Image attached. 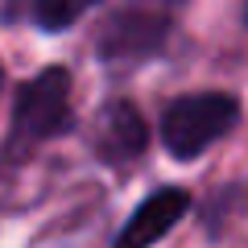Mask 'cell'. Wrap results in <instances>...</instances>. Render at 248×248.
Instances as JSON below:
<instances>
[{"label": "cell", "instance_id": "cell-1", "mask_svg": "<svg viewBox=\"0 0 248 248\" xmlns=\"http://www.w3.org/2000/svg\"><path fill=\"white\" fill-rule=\"evenodd\" d=\"M75 128V104H71V75L66 66H46L29 83H21L13 120L4 145H0V166H21L37 145Z\"/></svg>", "mask_w": 248, "mask_h": 248}, {"label": "cell", "instance_id": "cell-2", "mask_svg": "<svg viewBox=\"0 0 248 248\" xmlns=\"http://www.w3.org/2000/svg\"><path fill=\"white\" fill-rule=\"evenodd\" d=\"M240 124V99L228 91H195V95H178L161 112V141L170 157L195 161L207 153L219 137H228Z\"/></svg>", "mask_w": 248, "mask_h": 248}, {"label": "cell", "instance_id": "cell-3", "mask_svg": "<svg viewBox=\"0 0 248 248\" xmlns=\"http://www.w3.org/2000/svg\"><path fill=\"white\" fill-rule=\"evenodd\" d=\"M170 37L166 9H120L95 29V54L104 62H141L157 54Z\"/></svg>", "mask_w": 248, "mask_h": 248}, {"label": "cell", "instance_id": "cell-4", "mask_svg": "<svg viewBox=\"0 0 248 248\" xmlns=\"http://www.w3.org/2000/svg\"><path fill=\"white\" fill-rule=\"evenodd\" d=\"M91 145H95V157L108 166H128L145 153L149 145V124L137 112L133 99H112V104L99 108L95 128H91Z\"/></svg>", "mask_w": 248, "mask_h": 248}, {"label": "cell", "instance_id": "cell-5", "mask_svg": "<svg viewBox=\"0 0 248 248\" xmlns=\"http://www.w3.org/2000/svg\"><path fill=\"white\" fill-rule=\"evenodd\" d=\"M186 211H190V195H186L182 186H161V190H153V195L124 219V228L116 232L112 248H153L166 232L178 228V219H182Z\"/></svg>", "mask_w": 248, "mask_h": 248}, {"label": "cell", "instance_id": "cell-6", "mask_svg": "<svg viewBox=\"0 0 248 248\" xmlns=\"http://www.w3.org/2000/svg\"><path fill=\"white\" fill-rule=\"evenodd\" d=\"M99 0H29V17H33L37 29L46 33H62L71 29L83 13H91Z\"/></svg>", "mask_w": 248, "mask_h": 248}, {"label": "cell", "instance_id": "cell-7", "mask_svg": "<svg viewBox=\"0 0 248 248\" xmlns=\"http://www.w3.org/2000/svg\"><path fill=\"white\" fill-rule=\"evenodd\" d=\"M0 87H4V66H0Z\"/></svg>", "mask_w": 248, "mask_h": 248}, {"label": "cell", "instance_id": "cell-8", "mask_svg": "<svg viewBox=\"0 0 248 248\" xmlns=\"http://www.w3.org/2000/svg\"><path fill=\"white\" fill-rule=\"evenodd\" d=\"M244 21H248V0H244Z\"/></svg>", "mask_w": 248, "mask_h": 248}, {"label": "cell", "instance_id": "cell-9", "mask_svg": "<svg viewBox=\"0 0 248 248\" xmlns=\"http://www.w3.org/2000/svg\"><path fill=\"white\" fill-rule=\"evenodd\" d=\"M161 4H174V0H161Z\"/></svg>", "mask_w": 248, "mask_h": 248}]
</instances>
